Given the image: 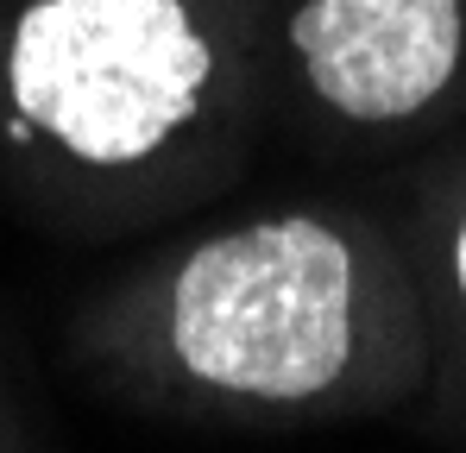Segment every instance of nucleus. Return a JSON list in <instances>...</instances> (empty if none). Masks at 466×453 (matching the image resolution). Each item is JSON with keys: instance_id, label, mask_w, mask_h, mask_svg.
<instances>
[{"instance_id": "nucleus-1", "label": "nucleus", "mask_w": 466, "mask_h": 453, "mask_svg": "<svg viewBox=\"0 0 466 453\" xmlns=\"http://www.w3.org/2000/svg\"><path fill=\"white\" fill-rule=\"evenodd\" d=\"M347 246L315 221H265L202 246L177 277V353L221 390L309 397L347 366Z\"/></svg>"}, {"instance_id": "nucleus-2", "label": "nucleus", "mask_w": 466, "mask_h": 453, "mask_svg": "<svg viewBox=\"0 0 466 453\" xmlns=\"http://www.w3.org/2000/svg\"><path fill=\"white\" fill-rule=\"evenodd\" d=\"M208 45L183 0H38L13 38L19 114L88 164H133L196 114Z\"/></svg>"}, {"instance_id": "nucleus-3", "label": "nucleus", "mask_w": 466, "mask_h": 453, "mask_svg": "<svg viewBox=\"0 0 466 453\" xmlns=\"http://www.w3.org/2000/svg\"><path fill=\"white\" fill-rule=\"evenodd\" d=\"M290 38L321 101L353 120H403L461 64V0H309Z\"/></svg>"}, {"instance_id": "nucleus-4", "label": "nucleus", "mask_w": 466, "mask_h": 453, "mask_svg": "<svg viewBox=\"0 0 466 453\" xmlns=\"http://www.w3.org/2000/svg\"><path fill=\"white\" fill-rule=\"evenodd\" d=\"M454 265H461V290H466V221H461V246H454Z\"/></svg>"}]
</instances>
